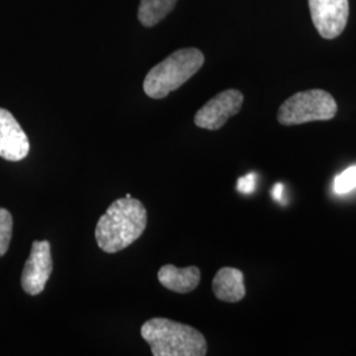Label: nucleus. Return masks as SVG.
<instances>
[{
    "instance_id": "3",
    "label": "nucleus",
    "mask_w": 356,
    "mask_h": 356,
    "mask_svg": "<svg viewBox=\"0 0 356 356\" xmlns=\"http://www.w3.org/2000/svg\"><path fill=\"white\" fill-rule=\"evenodd\" d=\"M204 64V53L195 48L173 51L149 70L144 79V91L149 98L163 99L188 82Z\"/></svg>"
},
{
    "instance_id": "14",
    "label": "nucleus",
    "mask_w": 356,
    "mask_h": 356,
    "mask_svg": "<svg viewBox=\"0 0 356 356\" xmlns=\"http://www.w3.org/2000/svg\"><path fill=\"white\" fill-rule=\"evenodd\" d=\"M256 178H257V176L254 173H248L247 176L239 178L238 185H236L238 191L243 193V194L254 193V189H256Z\"/></svg>"
},
{
    "instance_id": "6",
    "label": "nucleus",
    "mask_w": 356,
    "mask_h": 356,
    "mask_svg": "<svg viewBox=\"0 0 356 356\" xmlns=\"http://www.w3.org/2000/svg\"><path fill=\"white\" fill-rule=\"evenodd\" d=\"M53 260L51 243L48 241L33 242L31 254L26 261L22 275V288L29 296H38L45 289L51 277Z\"/></svg>"
},
{
    "instance_id": "9",
    "label": "nucleus",
    "mask_w": 356,
    "mask_h": 356,
    "mask_svg": "<svg viewBox=\"0 0 356 356\" xmlns=\"http://www.w3.org/2000/svg\"><path fill=\"white\" fill-rule=\"evenodd\" d=\"M159 281L160 284L172 291V292L186 294L191 293L200 285L201 282V270L200 268L191 267L177 268L172 264H166L159 270Z\"/></svg>"
},
{
    "instance_id": "1",
    "label": "nucleus",
    "mask_w": 356,
    "mask_h": 356,
    "mask_svg": "<svg viewBox=\"0 0 356 356\" xmlns=\"http://www.w3.org/2000/svg\"><path fill=\"white\" fill-rule=\"evenodd\" d=\"M147 227V210L136 198H119L110 204L97 229L95 239L106 254H116L136 242Z\"/></svg>"
},
{
    "instance_id": "10",
    "label": "nucleus",
    "mask_w": 356,
    "mask_h": 356,
    "mask_svg": "<svg viewBox=\"0 0 356 356\" xmlns=\"http://www.w3.org/2000/svg\"><path fill=\"white\" fill-rule=\"evenodd\" d=\"M213 292L223 302H239L245 297L244 275L236 268L225 267L216 272L213 280Z\"/></svg>"
},
{
    "instance_id": "15",
    "label": "nucleus",
    "mask_w": 356,
    "mask_h": 356,
    "mask_svg": "<svg viewBox=\"0 0 356 356\" xmlns=\"http://www.w3.org/2000/svg\"><path fill=\"white\" fill-rule=\"evenodd\" d=\"M282 195H284V185H282L281 182H279V184H276V185L273 186V189H272V197H273L275 201L282 202Z\"/></svg>"
},
{
    "instance_id": "2",
    "label": "nucleus",
    "mask_w": 356,
    "mask_h": 356,
    "mask_svg": "<svg viewBox=\"0 0 356 356\" xmlns=\"http://www.w3.org/2000/svg\"><path fill=\"white\" fill-rule=\"evenodd\" d=\"M153 356H204L207 342L201 331L168 318L148 319L140 330Z\"/></svg>"
},
{
    "instance_id": "12",
    "label": "nucleus",
    "mask_w": 356,
    "mask_h": 356,
    "mask_svg": "<svg viewBox=\"0 0 356 356\" xmlns=\"http://www.w3.org/2000/svg\"><path fill=\"white\" fill-rule=\"evenodd\" d=\"M13 219L11 213L0 207V257L7 254L13 239Z\"/></svg>"
},
{
    "instance_id": "7",
    "label": "nucleus",
    "mask_w": 356,
    "mask_h": 356,
    "mask_svg": "<svg viewBox=\"0 0 356 356\" xmlns=\"http://www.w3.org/2000/svg\"><path fill=\"white\" fill-rule=\"evenodd\" d=\"M313 24L323 38L332 40L344 31L348 20V0H309Z\"/></svg>"
},
{
    "instance_id": "13",
    "label": "nucleus",
    "mask_w": 356,
    "mask_h": 356,
    "mask_svg": "<svg viewBox=\"0 0 356 356\" xmlns=\"http://www.w3.org/2000/svg\"><path fill=\"white\" fill-rule=\"evenodd\" d=\"M356 189V165L350 166L334 179V191L337 194H347Z\"/></svg>"
},
{
    "instance_id": "5",
    "label": "nucleus",
    "mask_w": 356,
    "mask_h": 356,
    "mask_svg": "<svg viewBox=\"0 0 356 356\" xmlns=\"http://www.w3.org/2000/svg\"><path fill=\"white\" fill-rule=\"evenodd\" d=\"M243 101L244 97L239 90H225L198 110L194 116V123L197 127L216 131L223 127L231 116L241 111Z\"/></svg>"
},
{
    "instance_id": "11",
    "label": "nucleus",
    "mask_w": 356,
    "mask_h": 356,
    "mask_svg": "<svg viewBox=\"0 0 356 356\" xmlns=\"http://www.w3.org/2000/svg\"><path fill=\"white\" fill-rule=\"evenodd\" d=\"M177 0H140L139 22L144 26H154L172 13Z\"/></svg>"
},
{
    "instance_id": "4",
    "label": "nucleus",
    "mask_w": 356,
    "mask_h": 356,
    "mask_svg": "<svg viewBox=\"0 0 356 356\" xmlns=\"http://www.w3.org/2000/svg\"><path fill=\"white\" fill-rule=\"evenodd\" d=\"M338 104L330 92L313 89L293 94L282 103L277 120L282 126H298L309 122H325L335 118Z\"/></svg>"
},
{
    "instance_id": "8",
    "label": "nucleus",
    "mask_w": 356,
    "mask_h": 356,
    "mask_svg": "<svg viewBox=\"0 0 356 356\" xmlns=\"http://www.w3.org/2000/svg\"><path fill=\"white\" fill-rule=\"evenodd\" d=\"M29 153V140L24 129L8 110L0 108V157L7 161H22Z\"/></svg>"
}]
</instances>
